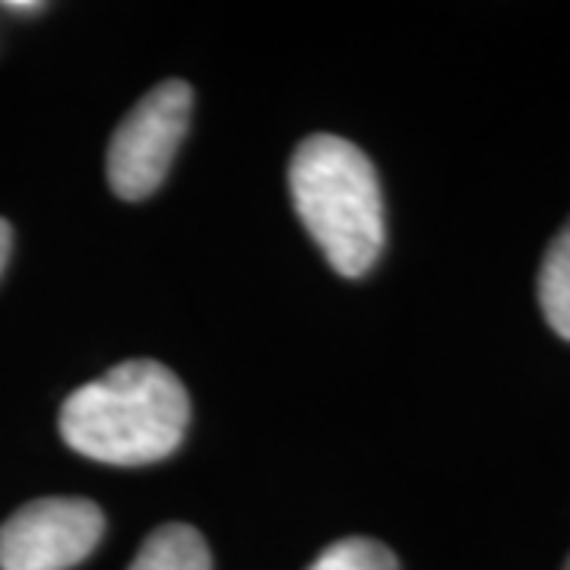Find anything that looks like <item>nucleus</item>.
<instances>
[{
	"label": "nucleus",
	"instance_id": "6e6552de",
	"mask_svg": "<svg viewBox=\"0 0 570 570\" xmlns=\"http://www.w3.org/2000/svg\"><path fill=\"white\" fill-rule=\"evenodd\" d=\"M10 242H13V232H10V225L0 219V273H3L7 257H10Z\"/></svg>",
	"mask_w": 570,
	"mask_h": 570
},
{
	"label": "nucleus",
	"instance_id": "9d476101",
	"mask_svg": "<svg viewBox=\"0 0 570 570\" xmlns=\"http://www.w3.org/2000/svg\"><path fill=\"white\" fill-rule=\"evenodd\" d=\"M564 570H570V558H568V564H564Z\"/></svg>",
	"mask_w": 570,
	"mask_h": 570
},
{
	"label": "nucleus",
	"instance_id": "20e7f679",
	"mask_svg": "<svg viewBox=\"0 0 570 570\" xmlns=\"http://www.w3.org/2000/svg\"><path fill=\"white\" fill-rule=\"evenodd\" d=\"M105 532L102 510L86 498H41L0 527V570H70Z\"/></svg>",
	"mask_w": 570,
	"mask_h": 570
},
{
	"label": "nucleus",
	"instance_id": "f257e3e1",
	"mask_svg": "<svg viewBox=\"0 0 570 570\" xmlns=\"http://www.w3.org/2000/svg\"><path fill=\"white\" fill-rule=\"evenodd\" d=\"M190 422L184 384L159 362H124L99 381L73 390L61 409L70 448L108 466L165 460Z\"/></svg>",
	"mask_w": 570,
	"mask_h": 570
},
{
	"label": "nucleus",
	"instance_id": "423d86ee",
	"mask_svg": "<svg viewBox=\"0 0 570 570\" xmlns=\"http://www.w3.org/2000/svg\"><path fill=\"white\" fill-rule=\"evenodd\" d=\"M539 307L551 330L570 343V219L539 266Z\"/></svg>",
	"mask_w": 570,
	"mask_h": 570
},
{
	"label": "nucleus",
	"instance_id": "1a4fd4ad",
	"mask_svg": "<svg viewBox=\"0 0 570 570\" xmlns=\"http://www.w3.org/2000/svg\"><path fill=\"white\" fill-rule=\"evenodd\" d=\"M7 10H39L41 3H3Z\"/></svg>",
	"mask_w": 570,
	"mask_h": 570
},
{
	"label": "nucleus",
	"instance_id": "7ed1b4c3",
	"mask_svg": "<svg viewBox=\"0 0 570 570\" xmlns=\"http://www.w3.org/2000/svg\"><path fill=\"white\" fill-rule=\"evenodd\" d=\"M190 105V86L168 80L124 118L108 146V181L118 197L142 200L163 184L187 134Z\"/></svg>",
	"mask_w": 570,
	"mask_h": 570
},
{
	"label": "nucleus",
	"instance_id": "39448f33",
	"mask_svg": "<svg viewBox=\"0 0 570 570\" xmlns=\"http://www.w3.org/2000/svg\"><path fill=\"white\" fill-rule=\"evenodd\" d=\"M209 549L204 535L184 523H165L142 542L130 570H209Z\"/></svg>",
	"mask_w": 570,
	"mask_h": 570
},
{
	"label": "nucleus",
	"instance_id": "f03ea898",
	"mask_svg": "<svg viewBox=\"0 0 570 570\" xmlns=\"http://www.w3.org/2000/svg\"><path fill=\"white\" fill-rule=\"evenodd\" d=\"M292 200L340 276H362L384 250V197L377 171L355 142L314 134L288 165Z\"/></svg>",
	"mask_w": 570,
	"mask_h": 570
},
{
	"label": "nucleus",
	"instance_id": "0eeeda50",
	"mask_svg": "<svg viewBox=\"0 0 570 570\" xmlns=\"http://www.w3.org/2000/svg\"><path fill=\"white\" fill-rule=\"evenodd\" d=\"M307 570H400V561L374 539H343L326 546Z\"/></svg>",
	"mask_w": 570,
	"mask_h": 570
}]
</instances>
